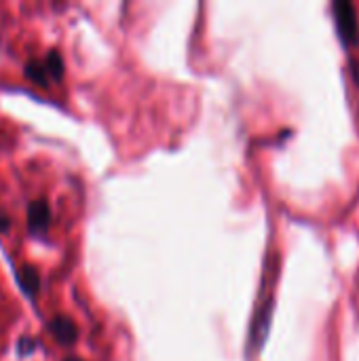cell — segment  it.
<instances>
[{"label":"cell","instance_id":"obj_1","mask_svg":"<svg viewBox=\"0 0 359 361\" xmlns=\"http://www.w3.org/2000/svg\"><path fill=\"white\" fill-rule=\"evenodd\" d=\"M332 13H334V22H336V30L338 36L344 45H357L359 43V20H357V11L351 3L346 0H336L332 5Z\"/></svg>","mask_w":359,"mask_h":361},{"label":"cell","instance_id":"obj_2","mask_svg":"<svg viewBox=\"0 0 359 361\" xmlns=\"http://www.w3.org/2000/svg\"><path fill=\"white\" fill-rule=\"evenodd\" d=\"M26 224L32 236H45L49 226H51V205L47 199L38 197L28 205V215Z\"/></svg>","mask_w":359,"mask_h":361},{"label":"cell","instance_id":"obj_3","mask_svg":"<svg viewBox=\"0 0 359 361\" xmlns=\"http://www.w3.org/2000/svg\"><path fill=\"white\" fill-rule=\"evenodd\" d=\"M49 332L53 340L62 346H72L78 340V325L68 315H55L49 321Z\"/></svg>","mask_w":359,"mask_h":361},{"label":"cell","instance_id":"obj_4","mask_svg":"<svg viewBox=\"0 0 359 361\" xmlns=\"http://www.w3.org/2000/svg\"><path fill=\"white\" fill-rule=\"evenodd\" d=\"M17 283H20V288H22V292L26 296H36L41 292L43 279H41V273L36 271L34 264H24L17 271Z\"/></svg>","mask_w":359,"mask_h":361},{"label":"cell","instance_id":"obj_5","mask_svg":"<svg viewBox=\"0 0 359 361\" xmlns=\"http://www.w3.org/2000/svg\"><path fill=\"white\" fill-rule=\"evenodd\" d=\"M24 74H26L28 80H32V83L38 85V87H49V85L53 83L51 76H49V70H47L43 57H32L30 62H26Z\"/></svg>","mask_w":359,"mask_h":361},{"label":"cell","instance_id":"obj_6","mask_svg":"<svg viewBox=\"0 0 359 361\" xmlns=\"http://www.w3.org/2000/svg\"><path fill=\"white\" fill-rule=\"evenodd\" d=\"M45 59V66L49 70V76L53 83H59L64 78V72H66V64H64V55L57 51V49H49L47 55L43 57Z\"/></svg>","mask_w":359,"mask_h":361},{"label":"cell","instance_id":"obj_7","mask_svg":"<svg viewBox=\"0 0 359 361\" xmlns=\"http://www.w3.org/2000/svg\"><path fill=\"white\" fill-rule=\"evenodd\" d=\"M36 346H38V342H36V338H30V336H24L20 342H17V351H20V355H32L34 351H36Z\"/></svg>","mask_w":359,"mask_h":361},{"label":"cell","instance_id":"obj_8","mask_svg":"<svg viewBox=\"0 0 359 361\" xmlns=\"http://www.w3.org/2000/svg\"><path fill=\"white\" fill-rule=\"evenodd\" d=\"M11 228V215L7 213V209L0 207V232H7Z\"/></svg>","mask_w":359,"mask_h":361},{"label":"cell","instance_id":"obj_9","mask_svg":"<svg viewBox=\"0 0 359 361\" xmlns=\"http://www.w3.org/2000/svg\"><path fill=\"white\" fill-rule=\"evenodd\" d=\"M351 74H353V78H355V83L359 85V64H355V62H351Z\"/></svg>","mask_w":359,"mask_h":361},{"label":"cell","instance_id":"obj_10","mask_svg":"<svg viewBox=\"0 0 359 361\" xmlns=\"http://www.w3.org/2000/svg\"><path fill=\"white\" fill-rule=\"evenodd\" d=\"M64 361H85V359H80V357H66Z\"/></svg>","mask_w":359,"mask_h":361}]
</instances>
